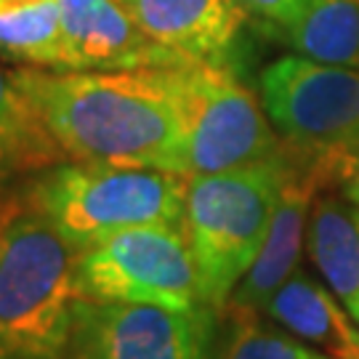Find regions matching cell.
Instances as JSON below:
<instances>
[{
	"label": "cell",
	"mask_w": 359,
	"mask_h": 359,
	"mask_svg": "<svg viewBox=\"0 0 359 359\" xmlns=\"http://www.w3.org/2000/svg\"><path fill=\"white\" fill-rule=\"evenodd\" d=\"M67 160L184 173V130L165 67L11 72Z\"/></svg>",
	"instance_id": "cell-1"
},
{
	"label": "cell",
	"mask_w": 359,
	"mask_h": 359,
	"mask_svg": "<svg viewBox=\"0 0 359 359\" xmlns=\"http://www.w3.org/2000/svg\"><path fill=\"white\" fill-rule=\"evenodd\" d=\"M77 250L16 194L0 200V359H65Z\"/></svg>",
	"instance_id": "cell-2"
},
{
	"label": "cell",
	"mask_w": 359,
	"mask_h": 359,
	"mask_svg": "<svg viewBox=\"0 0 359 359\" xmlns=\"http://www.w3.org/2000/svg\"><path fill=\"white\" fill-rule=\"evenodd\" d=\"M187 179L176 170L62 160L27 181L25 200L77 250L133 226H184Z\"/></svg>",
	"instance_id": "cell-3"
},
{
	"label": "cell",
	"mask_w": 359,
	"mask_h": 359,
	"mask_svg": "<svg viewBox=\"0 0 359 359\" xmlns=\"http://www.w3.org/2000/svg\"><path fill=\"white\" fill-rule=\"evenodd\" d=\"M290 149L264 165L187 179L184 231L192 248L203 301L224 311L234 287L266 243L290 170Z\"/></svg>",
	"instance_id": "cell-4"
},
{
	"label": "cell",
	"mask_w": 359,
	"mask_h": 359,
	"mask_svg": "<svg viewBox=\"0 0 359 359\" xmlns=\"http://www.w3.org/2000/svg\"><path fill=\"white\" fill-rule=\"evenodd\" d=\"M165 75L184 130V176L243 170L287 152L261 99L224 62H176Z\"/></svg>",
	"instance_id": "cell-5"
},
{
	"label": "cell",
	"mask_w": 359,
	"mask_h": 359,
	"mask_svg": "<svg viewBox=\"0 0 359 359\" xmlns=\"http://www.w3.org/2000/svg\"><path fill=\"white\" fill-rule=\"evenodd\" d=\"M261 104L293 152L325 160L338 184L359 157V72L283 56L261 72Z\"/></svg>",
	"instance_id": "cell-6"
},
{
	"label": "cell",
	"mask_w": 359,
	"mask_h": 359,
	"mask_svg": "<svg viewBox=\"0 0 359 359\" xmlns=\"http://www.w3.org/2000/svg\"><path fill=\"white\" fill-rule=\"evenodd\" d=\"M80 298L152 304L189 311L208 306L184 226H133L88 245L77 256Z\"/></svg>",
	"instance_id": "cell-7"
},
{
	"label": "cell",
	"mask_w": 359,
	"mask_h": 359,
	"mask_svg": "<svg viewBox=\"0 0 359 359\" xmlns=\"http://www.w3.org/2000/svg\"><path fill=\"white\" fill-rule=\"evenodd\" d=\"M213 317L210 306L176 311L80 298L65 359H210Z\"/></svg>",
	"instance_id": "cell-8"
},
{
	"label": "cell",
	"mask_w": 359,
	"mask_h": 359,
	"mask_svg": "<svg viewBox=\"0 0 359 359\" xmlns=\"http://www.w3.org/2000/svg\"><path fill=\"white\" fill-rule=\"evenodd\" d=\"M290 149V147H287ZM290 170L285 179L280 203L271 218L266 243L261 248L253 266L248 269L240 285L234 287L224 311L229 314H261L266 311L269 298L283 287L298 266L301 248L306 240L311 205L322 187L335 184L330 168L317 157H306L290 149Z\"/></svg>",
	"instance_id": "cell-9"
},
{
	"label": "cell",
	"mask_w": 359,
	"mask_h": 359,
	"mask_svg": "<svg viewBox=\"0 0 359 359\" xmlns=\"http://www.w3.org/2000/svg\"><path fill=\"white\" fill-rule=\"evenodd\" d=\"M69 72H123L176 65L160 48L126 0H59Z\"/></svg>",
	"instance_id": "cell-10"
},
{
	"label": "cell",
	"mask_w": 359,
	"mask_h": 359,
	"mask_svg": "<svg viewBox=\"0 0 359 359\" xmlns=\"http://www.w3.org/2000/svg\"><path fill=\"white\" fill-rule=\"evenodd\" d=\"M149 38L181 62H224L248 16L234 0H126Z\"/></svg>",
	"instance_id": "cell-11"
},
{
	"label": "cell",
	"mask_w": 359,
	"mask_h": 359,
	"mask_svg": "<svg viewBox=\"0 0 359 359\" xmlns=\"http://www.w3.org/2000/svg\"><path fill=\"white\" fill-rule=\"evenodd\" d=\"M266 314L330 359H359L357 320L330 287L304 271H293L290 280L271 295Z\"/></svg>",
	"instance_id": "cell-12"
},
{
	"label": "cell",
	"mask_w": 359,
	"mask_h": 359,
	"mask_svg": "<svg viewBox=\"0 0 359 359\" xmlns=\"http://www.w3.org/2000/svg\"><path fill=\"white\" fill-rule=\"evenodd\" d=\"M309 256L327 287L359 322V205L351 200L320 197L306 226Z\"/></svg>",
	"instance_id": "cell-13"
},
{
	"label": "cell",
	"mask_w": 359,
	"mask_h": 359,
	"mask_svg": "<svg viewBox=\"0 0 359 359\" xmlns=\"http://www.w3.org/2000/svg\"><path fill=\"white\" fill-rule=\"evenodd\" d=\"M271 35L309 62L359 72V0H306Z\"/></svg>",
	"instance_id": "cell-14"
},
{
	"label": "cell",
	"mask_w": 359,
	"mask_h": 359,
	"mask_svg": "<svg viewBox=\"0 0 359 359\" xmlns=\"http://www.w3.org/2000/svg\"><path fill=\"white\" fill-rule=\"evenodd\" d=\"M67 160L53 142L35 104L29 102L11 72L0 69V187L8 181L40 173Z\"/></svg>",
	"instance_id": "cell-15"
},
{
	"label": "cell",
	"mask_w": 359,
	"mask_h": 359,
	"mask_svg": "<svg viewBox=\"0 0 359 359\" xmlns=\"http://www.w3.org/2000/svg\"><path fill=\"white\" fill-rule=\"evenodd\" d=\"M0 56L32 69H67L59 0H35L0 11Z\"/></svg>",
	"instance_id": "cell-16"
},
{
	"label": "cell",
	"mask_w": 359,
	"mask_h": 359,
	"mask_svg": "<svg viewBox=\"0 0 359 359\" xmlns=\"http://www.w3.org/2000/svg\"><path fill=\"white\" fill-rule=\"evenodd\" d=\"M229 335L216 359H330L320 348L309 346L293 333L271 327L258 314H229Z\"/></svg>",
	"instance_id": "cell-17"
},
{
	"label": "cell",
	"mask_w": 359,
	"mask_h": 359,
	"mask_svg": "<svg viewBox=\"0 0 359 359\" xmlns=\"http://www.w3.org/2000/svg\"><path fill=\"white\" fill-rule=\"evenodd\" d=\"M234 3L243 8L248 19L261 22L269 32L287 25L306 6V0H234Z\"/></svg>",
	"instance_id": "cell-18"
},
{
	"label": "cell",
	"mask_w": 359,
	"mask_h": 359,
	"mask_svg": "<svg viewBox=\"0 0 359 359\" xmlns=\"http://www.w3.org/2000/svg\"><path fill=\"white\" fill-rule=\"evenodd\" d=\"M341 187H344L346 200H351V203L359 205V157H351V160H348L346 170H344V176H341Z\"/></svg>",
	"instance_id": "cell-19"
},
{
	"label": "cell",
	"mask_w": 359,
	"mask_h": 359,
	"mask_svg": "<svg viewBox=\"0 0 359 359\" xmlns=\"http://www.w3.org/2000/svg\"><path fill=\"white\" fill-rule=\"evenodd\" d=\"M25 3H35V0H0V11L3 8H13V6H25Z\"/></svg>",
	"instance_id": "cell-20"
}]
</instances>
